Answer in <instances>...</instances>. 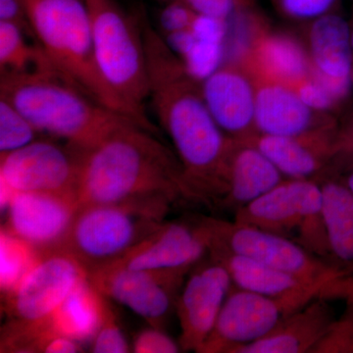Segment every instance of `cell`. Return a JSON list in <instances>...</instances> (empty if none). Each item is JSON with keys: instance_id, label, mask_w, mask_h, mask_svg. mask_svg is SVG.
<instances>
[{"instance_id": "8992f818", "label": "cell", "mask_w": 353, "mask_h": 353, "mask_svg": "<svg viewBox=\"0 0 353 353\" xmlns=\"http://www.w3.org/2000/svg\"><path fill=\"white\" fill-rule=\"evenodd\" d=\"M173 202L148 197L79 209L57 248L76 257L88 272L111 263L163 225Z\"/></svg>"}, {"instance_id": "ffe728a7", "label": "cell", "mask_w": 353, "mask_h": 353, "mask_svg": "<svg viewBox=\"0 0 353 353\" xmlns=\"http://www.w3.org/2000/svg\"><path fill=\"white\" fill-rule=\"evenodd\" d=\"M328 301L324 297H315L303 308L283 318L263 338L236 347L233 353L312 352L336 319Z\"/></svg>"}, {"instance_id": "7a4b0ae2", "label": "cell", "mask_w": 353, "mask_h": 353, "mask_svg": "<svg viewBox=\"0 0 353 353\" xmlns=\"http://www.w3.org/2000/svg\"><path fill=\"white\" fill-rule=\"evenodd\" d=\"M75 194L79 209L148 197L194 202L176 153L134 123L81 150Z\"/></svg>"}, {"instance_id": "52a82bcc", "label": "cell", "mask_w": 353, "mask_h": 353, "mask_svg": "<svg viewBox=\"0 0 353 353\" xmlns=\"http://www.w3.org/2000/svg\"><path fill=\"white\" fill-rule=\"evenodd\" d=\"M205 219L210 231L209 250L221 248L245 255L322 288L334 279L350 274L338 265L315 256L292 239L234 221Z\"/></svg>"}, {"instance_id": "d6a6232c", "label": "cell", "mask_w": 353, "mask_h": 353, "mask_svg": "<svg viewBox=\"0 0 353 353\" xmlns=\"http://www.w3.org/2000/svg\"><path fill=\"white\" fill-rule=\"evenodd\" d=\"M294 90L306 105L319 112L333 114L341 106L312 74L299 83Z\"/></svg>"}, {"instance_id": "4fadbf2b", "label": "cell", "mask_w": 353, "mask_h": 353, "mask_svg": "<svg viewBox=\"0 0 353 353\" xmlns=\"http://www.w3.org/2000/svg\"><path fill=\"white\" fill-rule=\"evenodd\" d=\"M352 26L336 12L304 23L303 41L311 74L343 105L353 85Z\"/></svg>"}, {"instance_id": "60d3db41", "label": "cell", "mask_w": 353, "mask_h": 353, "mask_svg": "<svg viewBox=\"0 0 353 353\" xmlns=\"http://www.w3.org/2000/svg\"><path fill=\"white\" fill-rule=\"evenodd\" d=\"M154 1H157V2H167V1H168V0H154Z\"/></svg>"}, {"instance_id": "f1b7e54d", "label": "cell", "mask_w": 353, "mask_h": 353, "mask_svg": "<svg viewBox=\"0 0 353 353\" xmlns=\"http://www.w3.org/2000/svg\"><path fill=\"white\" fill-rule=\"evenodd\" d=\"M345 301V312L334 319L311 353H353V299Z\"/></svg>"}, {"instance_id": "f35d334b", "label": "cell", "mask_w": 353, "mask_h": 353, "mask_svg": "<svg viewBox=\"0 0 353 353\" xmlns=\"http://www.w3.org/2000/svg\"><path fill=\"white\" fill-rule=\"evenodd\" d=\"M347 171L345 176H341L343 182L345 183V185L350 188V190L353 192V165H350V166L347 167Z\"/></svg>"}, {"instance_id": "6da1fadb", "label": "cell", "mask_w": 353, "mask_h": 353, "mask_svg": "<svg viewBox=\"0 0 353 353\" xmlns=\"http://www.w3.org/2000/svg\"><path fill=\"white\" fill-rule=\"evenodd\" d=\"M153 111L168 134L192 201L219 206L229 189L236 139L221 129L206 105L201 82L188 71L148 17L141 19Z\"/></svg>"}, {"instance_id": "2e32d148", "label": "cell", "mask_w": 353, "mask_h": 353, "mask_svg": "<svg viewBox=\"0 0 353 353\" xmlns=\"http://www.w3.org/2000/svg\"><path fill=\"white\" fill-rule=\"evenodd\" d=\"M201 90L209 111L230 138L245 141L259 134L254 83L238 62L225 60L202 81Z\"/></svg>"}, {"instance_id": "603a6c76", "label": "cell", "mask_w": 353, "mask_h": 353, "mask_svg": "<svg viewBox=\"0 0 353 353\" xmlns=\"http://www.w3.org/2000/svg\"><path fill=\"white\" fill-rule=\"evenodd\" d=\"M321 185L325 224L334 263L353 272V192L329 169L316 178Z\"/></svg>"}, {"instance_id": "4316f807", "label": "cell", "mask_w": 353, "mask_h": 353, "mask_svg": "<svg viewBox=\"0 0 353 353\" xmlns=\"http://www.w3.org/2000/svg\"><path fill=\"white\" fill-rule=\"evenodd\" d=\"M27 37L17 25L0 21V72L54 71L43 50L30 43Z\"/></svg>"}, {"instance_id": "e575fe53", "label": "cell", "mask_w": 353, "mask_h": 353, "mask_svg": "<svg viewBox=\"0 0 353 353\" xmlns=\"http://www.w3.org/2000/svg\"><path fill=\"white\" fill-rule=\"evenodd\" d=\"M181 350L180 343L172 340L161 329L153 327L141 332L132 345V352L137 353H176Z\"/></svg>"}, {"instance_id": "277c9868", "label": "cell", "mask_w": 353, "mask_h": 353, "mask_svg": "<svg viewBox=\"0 0 353 353\" xmlns=\"http://www.w3.org/2000/svg\"><path fill=\"white\" fill-rule=\"evenodd\" d=\"M23 1L34 39L57 75L102 105L131 118L97 68L85 0Z\"/></svg>"}, {"instance_id": "3957f363", "label": "cell", "mask_w": 353, "mask_h": 353, "mask_svg": "<svg viewBox=\"0 0 353 353\" xmlns=\"http://www.w3.org/2000/svg\"><path fill=\"white\" fill-rule=\"evenodd\" d=\"M0 97L24 114L41 134L81 150L94 148L124 125L138 124L50 70L1 72Z\"/></svg>"}, {"instance_id": "836d02e7", "label": "cell", "mask_w": 353, "mask_h": 353, "mask_svg": "<svg viewBox=\"0 0 353 353\" xmlns=\"http://www.w3.org/2000/svg\"><path fill=\"white\" fill-rule=\"evenodd\" d=\"M201 16L229 21L236 14L253 7V0H182Z\"/></svg>"}, {"instance_id": "30bf717a", "label": "cell", "mask_w": 353, "mask_h": 353, "mask_svg": "<svg viewBox=\"0 0 353 353\" xmlns=\"http://www.w3.org/2000/svg\"><path fill=\"white\" fill-rule=\"evenodd\" d=\"M190 270H136L106 264L88 272V279L102 296L131 309L161 329L174 307L178 290Z\"/></svg>"}, {"instance_id": "d4e9b609", "label": "cell", "mask_w": 353, "mask_h": 353, "mask_svg": "<svg viewBox=\"0 0 353 353\" xmlns=\"http://www.w3.org/2000/svg\"><path fill=\"white\" fill-rule=\"evenodd\" d=\"M109 306L88 279L82 281L48 319L53 333L83 343L94 340Z\"/></svg>"}, {"instance_id": "7c38bea8", "label": "cell", "mask_w": 353, "mask_h": 353, "mask_svg": "<svg viewBox=\"0 0 353 353\" xmlns=\"http://www.w3.org/2000/svg\"><path fill=\"white\" fill-rule=\"evenodd\" d=\"M303 307L290 299L232 288L199 352L233 353L236 347L263 338L283 318Z\"/></svg>"}, {"instance_id": "4dcf8cb0", "label": "cell", "mask_w": 353, "mask_h": 353, "mask_svg": "<svg viewBox=\"0 0 353 353\" xmlns=\"http://www.w3.org/2000/svg\"><path fill=\"white\" fill-rule=\"evenodd\" d=\"M165 3L166 6L161 11L159 19L164 38L192 29L199 14L182 0H169Z\"/></svg>"}, {"instance_id": "cb8c5ba5", "label": "cell", "mask_w": 353, "mask_h": 353, "mask_svg": "<svg viewBox=\"0 0 353 353\" xmlns=\"http://www.w3.org/2000/svg\"><path fill=\"white\" fill-rule=\"evenodd\" d=\"M301 218L294 180L285 178L263 196L238 209L234 221L294 241Z\"/></svg>"}, {"instance_id": "5bb4252c", "label": "cell", "mask_w": 353, "mask_h": 353, "mask_svg": "<svg viewBox=\"0 0 353 353\" xmlns=\"http://www.w3.org/2000/svg\"><path fill=\"white\" fill-rule=\"evenodd\" d=\"M232 288L227 269L211 257L208 263L190 274L176 303L181 327L179 343L183 350L199 352L214 328Z\"/></svg>"}, {"instance_id": "ab89813d", "label": "cell", "mask_w": 353, "mask_h": 353, "mask_svg": "<svg viewBox=\"0 0 353 353\" xmlns=\"http://www.w3.org/2000/svg\"><path fill=\"white\" fill-rule=\"evenodd\" d=\"M350 39H352V48L353 52V27H352V34H350Z\"/></svg>"}, {"instance_id": "1f68e13d", "label": "cell", "mask_w": 353, "mask_h": 353, "mask_svg": "<svg viewBox=\"0 0 353 353\" xmlns=\"http://www.w3.org/2000/svg\"><path fill=\"white\" fill-rule=\"evenodd\" d=\"M131 352L129 343L116 323L110 307L108 308L101 329L92 341V352L94 353H126Z\"/></svg>"}, {"instance_id": "9c48e42d", "label": "cell", "mask_w": 353, "mask_h": 353, "mask_svg": "<svg viewBox=\"0 0 353 353\" xmlns=\"http://www.w3.org/2000/svg\"><path fill=\"white\" fill-rule=\"evenodd\" d=\"M88 275L87 268L70 253L43 250L17 287L2 296L6 312L10 321H46Z\"/></svg>"}, {"instance_id": "b9f144b4", "label": "cell", "mask_w": 353, "mask_h": 353, "mask_svg": "<svg viewBox=\"0 0 353 353\" xmlns=\"http://www.w3.org/2000/svg\"><path fill=\"white\" fill-rule=\"evenodd\" d=\"M352 79H353V74H352Z\"/></svg>"}, {"instance_id": "44dd1931", "label": "cell", "mask_w": 353, "mask_h": 353, "mask_svg": "<svg viewBox=\"0 0 353 353\" xmlns=\"http://www.w3.org/2000/svg\"><path fill=\"white\" fill-rule=\"evenodd\" d=\"M208 254L227 269L233 285L239 289L266 296L290 299L301 306L319 296L323 289L245 255L221 248H211Z\"/></svg>"}, {"instance_id": "74e56055", "label": "cell", "mask_w": 353, "mask_h": 353, "mask_svg": "<svg viewBox=\"0 0 353 353\" xmlns=\"http://www.w3.org/2000/svg\"><path fill=\"white\" fill-rule=\"evenodd\" d=\"M333 299H353V276L352 274L339 278L332 285Z\"/></svg>"}, {"instance_id": "8d00e7d4", "label": "cell", "mask_w": 353, "mask_h": 353, "mask_svg": "<svg viewBox=\"0 0 353 353\" xmlns=\"http://www.w3.org/2000/svg\"><path fill=\"white\" fill-rule=\"evenodd\" d=\"M0 21L13 23L34 39L23 0H0Z\"/></svg>"}, {"instance_id": "ba28073f", "label": "cell", "mask_w": 353, "mask_h": 353, "mask_svg": "<svg viewBox=\"0 0 353 353\" xmlns=\"http://www.w3.org/2000/svg\"><path fill=\"white\" fill-rule=\"evenodd\" d=\"M80 160L81 150L48 139L0 154L1 210L18 192L75 194Z\"/></svg>"}, {"instance_id": "9a60e30c", "label": "cell", "mask_w": 353, "mask_h": 353, "mask_svg": "<svg viewBox=\"0 0 353 353\" xmlns=\"http://www.w3.org/2000/svg\"><path fill=\"white\" fill-rule=\"evenodd\" d=\"M210 232L205 218L194 225L165 222L124 256L111 262L136 270H192L208 253Z\"/></svg>"}, {"instance_id": "484cf974", "label": "cell", "mask_w": 353, "mask_h": 353, "mask_svg": "<svg viewBox=\"0 0 353 353\" xmlns=\"http://www.w3.org/2000/svg\"><path fill=\"white\" fill-rule=\"evenodd\" d=\"M41 250L23 240L4 225L0 231V289L12 292L39 261Z\"/></svg>"}, {"instance_id": "83f0119b", "label": "cell", "mask_w": 353, "mask_h": 353, "mask_svg": "<svg viewBox=\"0 0 353 353\" xmlns=\"http://www.w3.org/2000/svg\"><path fill=\"white\" fill-rule=\"evenodd\" d=\"M39 130L11 102L0 97V154L14 152L39 139Z\"/></svg>"}, {"instance_id": "5b68a950", "label": "cell", "mask_w": 353, "mask_h": 353, "mask_svg": "<svg viewBox=\"0 0 353 353\" xmlns=\"http://www.w3.org/2000/svg\"><path fill=\"white\" fill-rule=\"evenodd\" d=\"M95 61L104 83L132 119L159 134L146 114L150 95L148 60L139 14L131 15L117 0H85Z\"/></svg>"}, {"instance_id": "ac0fdd59", "label": "cell", "mask_w": 353, "mask_h": 353, "mask_svg": "<svg viewBox=\"0 0 353 353\" xmlns=\"http://www.w3.org/2000/svg\"><path fill=\"white\" fill-rule=\"evenodd\" d=\"M339 124L296 136L257 134L245 141L270 159L287 179H316L333 163Z\"/></svg>"}, {"instance_id": "d590c367", "label": "cell", "mask_w": 353, "mask_h": 353, "mask_svg": "<svg viewBox=\"0 0 353 353\" xmlns=\"http://www.w3.org/2000/svg\"><path fill=\"white\" fill-rule=\"evenodd\" d=\"M353 165V112L336 132L334 157L331 167H347Z\"/></svg>"}, {"instance_id": "e0dca14e", "label": "cell", "mask_w": 353, "mask_h": 353, "mask_svg": "<svg viewBox=\"0 0 353 353\" xmlns=\"http://www.w3.org/2000/svg\"><path fill=\"white\" fill-rule=\"evenodd\" d=\"M75 194L18 192L6 211V226L39 250L57 248L78 212Z\"/></svg>"}, {"instance_id": "8fae6325", "label": "cell", "mask_w": 353, "mask_h": 353, "mask_svg": "<svg viewBox=\"0 0 353 353\" xmlns=\"http://www.w3.org/2000/svg\"><path fill=\"white\" fill-rule=\"evenodd\" d=\"M248 34L234 53V60L254 80L294 88L311 75L307 51L301 39L272 29L254 8L246 11Z\"/></svg>"}, {"instance_id": "d6986e66", "label": "cell", "mask_w": 353, "mask_h": 353, "mask_svg": "<svg viewBox=\"0 0 353 353\" xmlns=\"http://www.w3.org/2000/svg\"><path fill=\"white\" fill-rule=\"evenodd\" d=\"M252 81L255 87V126L259 134L296 136L338 124L333 114L319 112L306 105L294 88L269 81Z\"/></svg>"}, {"instance_id": "f546056e", "label": "cell", "mask_w": 353, "mask_h": 353, "mask_svg": "<svg viewBox=\"0 0 353 353\" xmlns=\"http://www.w3.org/2000/svg\"><path fill=\"white\" fill-rule=\"evenodd\" d=\"M283 17L306 23L326 14L336 12L340 0H270Z\"/></svg>"}, {"instance_id": "7402d4cb", "label": "cell", "mask_w": 353, "mask_h": 353, "mask_svg": "<svg viewBox=\"0 0 353 353\" xmlns=\"http://www.w3.org/2000/svg\"><path fill=\"white\" fill-rule=\"evenodd\" d=\"M285 176L256 146L236 141L229 171V189L221 208L236 212L285 180Z\"/></svg>"}]
</instances>
